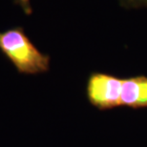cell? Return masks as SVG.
I'll list each match as a JSON object with an SVG mask.
<instances>
[{
  "label": "cell",
  "mask_w": 147,
  "mask_h": 147,
  "mask_svg": "<svg viewBox=\"0 0 147 147\" xmlns=\"http://www.w3.org/2000/svg\"><path fill=\"white\" fill-rule=\"evenodd\" d=\"M122 78L104 73H93L88 78L86 96L93 106L110 110L120 106Z\"/></svg>",
  "instance_id": "cell-2"
},
{
  "label": "cell",
  "mask_w": 147,
  "mask_h": 147,
  "mask_svg": "<svg viewBox=\"0 0 147 147\" xmlns=\"http://www.w3.org/2000/svg\"><path fill=\"white\" fill-rule=\"evenodd\" d=\"M14 4L20 6L23 13L26 16H31L33 13V8L31 5V0H14Z\"/></svg>",
  "instance_id": "cell-4"
},
{
  "label": "cell",
  "mask_w": 147,
  "mask_h": 147,
  "mask_svg": "<svg viewBox=\"0 0 147 147\" xmlns=\"http://www.w3.org/2000/svg\"><path fill=\"white\" fill-rule=\"evenodd\" d=\"M120 2L125 7H147V0H120Z\"/></svg>",
  "instance_id": "cell-5"
},
{
  "label": "cell",
  "mask_w": 147,
  "mask_h": 147,
  "mask_svg": "<svg viewBox=\"0 0 147 147\" xmlns=\"http://www.w3.org/2000/svg\"><path fill=\"white\" fill-rule=\"evenodd\" d=\"M120 106L140 109L147 108V76L122 78Z\"/></svg>",
  "instance_id": "cell-3"
},
{
  "label": "cell",
  "mask_w": 147,
  "mask_h": 147,
  "mask_svg": "<svg viewBox=\"0 0 147 147\" xmlns=\"http://www.w3.org/2000/svg\"><path fill=\"white\" fill-rule=\"evenodd\" d=\"M0 52L22 75H38L50 70V55L38 50L21 26L0 32Z\"/></svg>",
  "instance_id": "cell-1"
}]
</instances>
